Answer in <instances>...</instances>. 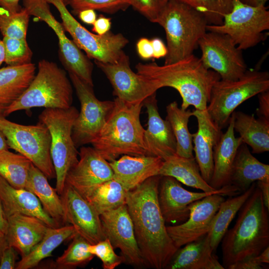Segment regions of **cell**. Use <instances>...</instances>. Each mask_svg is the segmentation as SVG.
<instances>
[{"label": "cell", "instance_id": "1", "mask_svg": "<svg viewBox=\"0 0 269 269\" xmlns=\"http://www.w3.org/2000/svg\"><path fill=\"white\" fill-rule=\"evenodd\" d=\"M161 176H152L127 193L126 205L145 265L166 269L177 251L167 231L158 201Z\"/></svg>", "mask_w": 269, "mask_h": 269}, {"label": "cell", "instance_id": "2", "mask_svg": "<svg viewBox=\"0 0 269 269\" xmlns=\"http://www.w3.org/2000/svg\"><path fill=\"white\" fill-rule=\"evenodd\" d=\"M138 74L151 80L157 89L171 87L182 98L181 108L190 106L195 109H206L213 85L221 79L215 71L206 69L199 58L193 54L176 62L158 65L155 63L135 66Z\"/></svg>", "mask_w": 269, "mask_h": 269}, {"label": "cell", "instance_id": "3", "mask_svg": "<svg viewBox=\"0 0 269 269\" xmlns=\"http://www.w3.org/2000/svg\"><path fill=\"white\" fill-rule=\"evenodd\" d=\"M221 241L225 269L259 255L269 246V211L258 186L240 209L235 224L227 230Z\"/></svg>", "mask_w": 269, "mask_h": 269}, {"label": "cell", "instance_id": "4", "mask_svg": "<svg viewBox=\"0 0 269 269\" xmlns=\"http://www.w3.org/2000/svg\"><path fill=\"white\" fill-rule=\"evenodd\" d=\"M106 122L93 147L106 160L112 161L120 155H147L144 143L145 129L140 121L143 102L130 104L116 98Z\"/></svg>", "mask_w": 269, "mask_h": 269}, {"label": "cell", "instance_id": "5", "mask_svg": "<svg viewBox=\"0 0 269 269\" xmlns=\"http://www.w3.org/2000/svg\"><path fill=\"white\" fill-rule=\"evenodd\" d=\"M155 23L165 32L167 53L165 64L192 55L199 40L207 31L205 17L180 0H168L162 7Z\"/></svg>", "mask_w": 269, "mask_h": 269}, {"label": "cell", "instance_id": "6", "mask_svg": "<svg viewBox=\"0 0 269 269\" xmlns=\"http://www.w3.org/2000/svg\"><path fill=\"white\" fill-rule=\"evenodd\" d=\"M72 102V87L66 72L56 63L43 59L39 62L38 72L28 87L3 116L35 107L68 109Z\"/></svg>", "mask_w": 269, "mask_h": 269}, {"label": "cell", "instance_id": "7", "mask_svg": "<svg viewBox=\"0 0 269 269\" xmlns=\"http://www.w3.org/2000/svg\"><path fill=\"white\" fill-rule=\"evenodd\" d=\"M269 90V73L247 70L239 79H220L213 86L206 111L220 129L227 127L235 109L246 100Z\"/></svg>", "mask_w": 269, "mask_h": 269}, {"label": "cell", "instance_id": "8", "mask_svg": "<svg viewBox=\"0 0 269 269\" xmlns=\"http://www.w3.org/2000/svg\"><path fill=\"white\" fill-rule=\"evenodd\" d=\"M79 111L68 109L46 108L39 121L48 128L51 137V156L56 173L55 189L60 196L65 187L67 174L78 161L79 152L72 137V130Z\"/></svg>", "mask_w": 269, "mask_h": 269}, {"label": "cell", "instance_id": "9", "mask_svg": "<svg viewBox=\"0 0 269 269\" xmlns=\"http://www.w3.org/2000/svg\"><path fill=\"white\" fill-rule=\"evenodd\" d=\"M0 130L9 148L26 157L48 179L56 178L51 156V135L43 123L39 121L35 125H23L0 115Z\"/></svg>", "mask_w": 269, "mask_h": 269}, {"label": "cell", "instance_id": "10", "mask_svg": "<svg viewBox=\"0 0 269 269\" xmlns=\"http://www.w3.org/2000/svg\"><path fill=\"white\" fill-rule=\"evenodd\" d=\"M53 5L60 13L62 24L73 41L89 58L103 63L118 62L126 53L124 48L128 39L121 33L109 31L102 35L95 34L82 26L69 12L64 0H45Z\"/></svg>", "mask_w": 269, "mask_h": 269}, {"label": "cell", "instance_id": "11", "mask_svg": "<svg viewBox=\"0 0 269 269\" xmlns=\"http://www.w3.org/2000/svg\"><path fill=\"white\" fill-rule=\"evenodd\" d=\"M207 31L226 34L238 48L246 50L264 40L269 29V11L265 5L252 6L234 0L231 11L225 15L221 25H209Z\"/></svg>", "mask_w": 269, "mask_h": 269}, {"label": "cell", "instance_id": "12", "mask_svg": "<svg viewBox=\"0 0 269 269\" xmlns=\"http://www.w3.org/2000/svg\"><path fill=\"white\" fill-rule=\"evenodd\" d=\"M69 75L81 105L72 130L77 148L91 143L96 138L113 109L114 101L98 100L92 86L72 73L69 72Z\"/></svg>", "mask_w": 269, "mask_h": 269}, {"label": "cell", "instance_id": "13", "mask_svg": "<svg viewBox=\"0 0 269 269\" xmlns=\"http://www.w3.org/2000/svg\"><path fill=\"white\" fill-rule=\"evenodd\" d=\"M198 45L201 51L200 59L203 66L217 72L221 80H237L247 70L242 50L227 35L207 31Z\"/></svg>", "mask_w": 269, "mask_h": 269}, {"label": "cell", "instance_id": "14", "mask_svg": "<svg viewBox=\"0 0 269 269\" xmlns=\"http://www.w3.org/2000/svg\"><path fill=\"white\" fill-rule=\"evenodd\" d=\"M23 4L30 15L45 22L55 33L61 60L68 72L93 87L92 63L74 41L67 37L62 23L52 15L48 3L45 0H23Z\"/></svg>", "mask_w": 269, "mask_h": 269}, {"label": "cell", "instance_id": "15", "mask_svg": "<svg viewBox=\"0 0 269 269\" xmlns=\"http://www.w3.org/2000/svg\"><path fill=\"white\" fill-rule=\"evenodd\" d=\"M240 193L232 185H226L211 192H192L182 187L174 178L161 176L158 186V201L165 223L180 224L188 218V205L192 202L213 194L233 196Z\"/></svg>", "mask_w": 269, "mask_h": 269}, {"label": "cell", "instance_id": "16", "mask_svg": "<svg viewBox=\"0 0 269 269\" xmlns=\"http://www.w3.org/2000/svg\"><path fill=\"white\" fill-rule=\"evenodd\" d=\"M95 63L109 80L113 88V95L125 102H143L158 90L151 80L132 70L126 54L117 63L95 60Z\"/></svg>", "mask_w": 269, "mask_h": 269}, {"label": "cell", "instance_id": "17", "mask_svg": "<svg viewBox=\"0 0 269 269\" xmlns=\"http://www.w3.org/2000/svg\"><path fill=\"white\" fill-rule=\"evenodd\" d=\"M225 200L222 195L213 194L190 203L186 221L166 226V231L175 246L179 249L207 235L216 213Z\"/></svg>", "mask_w": 269, "mask_h": 269}, {"label": "cell", "instance_id": "18", "mask_svg": "<svg viewBox=\"0 0 269 269\" xmlns=\"http://www.w3.org/2000/svg\"><path fill=\"white\" fill-rule=\"evenodd\" d=\"M60 196L65 223L73 226L90 244L106 239L100 215L84 197L66 183Z\"/></svg>", "mask_w": 269, "mask_h": 269}, {"label": "cell", "instance_id": "19", "mask_svg": "<svg viewBox=\"0 0 269 269\" xmlns=\"http://www.w3.org/2000/svg\"><path fill=\"white\" fill-rule=\"evenodd\" d=\"M105 238L119 249L129 263L145 265L134 235L133 222L126 204L100 215Z\"/></svg>", "mask_w": 269, "mask_h": 269}, {"label": "cell", "instance_id": "20", "mask_svg": "<svg viewBox=\"0 0 269 269\" xmlns=\"http://www.w3.org/2000/svg\"><path fill=\"white\" fill-rule=\"evenodd\" d=\"M77 163L68 171L65 183L85 199L99 185L113 178L110 163L93 147L82 146Z\"/></svg>", "mask_w": 269, "mask_h": 269}, {"label": "cell", "instance_id": "21", "mask_svg": "<svg viewBox=\"0 0 269 269\" xmlns=\"http://www.w3.org/2000/svg\"><path fill=\"white\" fill-rule=\"evenodd\" d=\"M157 103L156 93L143 101L148 116L144 143L147 155L165 160L176 154V140L169 122L160 117Z\"/></svg>", "mask_w": 269, "mask_h": 269}, {"label": "cell", "instance_id": "22", "mask_svg": "<svg viewBox=\"0 0 269 269\" xmlns=\"http://www.w3.org/2000/svg\"><path fill=\"white\" fill-rule=\"evenodd\" d=\"M192 112L198 123V130L192 134L195 159L202 177L209 184L214 168L213 149L223 133L211 119L206 109H195Z\"/></svg>", "mask_w": 269, "mask_h": 269}, {"label": "cell", "instance_id": "23", "mask_svg": "<svg viewBox=\"0 0 269 269\" xmlns=\"http://www.w3.org/2000/svg\"><path fill=\"white\" fill-rule=\"evenodd\" d=\"M163 160L150 155H124L109 162L113 171V178L130 191L147 179L159 175Z\"/></svg>", "mask_w": 269, "mask_h": 269}, {"label": "cell", "instance_id": "24", "mask_svg": "<svg viewBox=\"0 0 269 269\" xmlns=\"http://www.w3.org/2000/svg\"><path fill=\"white\" fill-rule=\"evenodd\" d=\"M0 201L6 219L13 214H21L37 217L50 227H59L32 192L13 187L0 176Z\"/></svg>", "mask_w": 269, "mask_h": 269}, {"label": "cell", "instance_id": "25", "mask_svg": "<svg viewBox=\"0 0 269 269\" xmlns=\"http://www.w3.org/2000/svg\"><path fill=\"white\" fill-rule=\"evenodd\" d=\"M8 245L22 257L26 256L44 236L48 227L37 217L15 214L7 218Z\"/></svg>", "mask_w": 269, "mask_h": 269}, {"label": "cell", "instance_id": "26", "mask_svg": "<svg viewBox=\"0 0 269 269\" xmlns=\"http://www.w3.org/2000/svg\"><path fill=\"white\" fill-rule=\"evenodd\" d=\"M234 118L231 115L227 131L222 135L213 149V172L209 185L217 190L230 185L233 163L237 150L243 141L235 136Z\"/></svg>", "mask_w": 269, "mask_h": 269}, {"label": "cell", "instance_id": "27", "mask_svg": "<svg viewBox=\"0 0 269 269\" xmlns=\"http://www.w3.org/2000/svg\"><path fill=\"white\" fill-rule=\"evenodd\" d=\"M256 181H269V165L258 160L243 143L238 149L233 163L230 185L242 193Z\"/></svg>", "mask_w": 269, "mask_h": 269}, {"label": "cell", "instance_id": "28", "mask_svg": "<svg viewBox=\"0 0 269 269\" xmlns=\"http://www.w3.org/2000/svg\"><path fill=\"white\" fill-rule=\"evenodd\" d=\"M35 69L32 63L0 68V115H3L28 87Z\"/></svg>", "mask_w": 269, "mask_h": 269}, {"label": "cell", "instance_id": "29", "mask_svg": "<svg viewBox=\"0 0 269 269\" xmlns=\"http://www.w3.org/2000/svg\"><path fill=\"white\" fill-rule=\"evenodd\" d=\"M25 189L37 197L44 211L59 227L64 226L65 223L60 196L56 189L50 186L44 173L32 163Z\"/></svg>", "mask_w": 269, "mask_h": 269}, {"label": "cell", "instance_id": "30", "mask_svg": "<svg viewBox=\"0 0 269 269\" xmlns=\"http://www.w3.org/2000/svg\"><path fill=\"white\" fill-rule=\"evenodd\" d=\"M232 115L234 131L252 148V153L269 151V122L240 111H234Z\"/></svg>", "mask_w": 269, "mask_h": 269}, {"label": "cell", "instance_id": "31", "mask_svg": "<svg viewBox=\"0 0 269 269\" xmlns=\"http://www.w3.org/2000/svg\"><path fill=\"white\" fill-rule=\"evenodd\" d=\"M159 175L173 177L186 186L204 192L216 190L202 177L195 157L186 158L175 154L163 160Z\"/></svg>", "mask_w": 269, "mask_h": 269}, {"label": "cell", "instance_id": "32", "mask_svg": "<svg viewBox=\"0 0 269 269\" xmlns=\"http://www.w3.org/2000/svg\"><path fill=\"white\" fill-rule=\"evenodd\" d=\"M77 234L71 225L48 227L42 239L26 256L16 263V269H29L36 267L43 259L51 256L52 252L64 241L72 239Z\"/></svg>", "mask_w": 269, "mask_h": 269}, {"label": "cell", "instance_id": "33", "mask_svg": "<svg viewBox=\"0 0 269 269\" xmlns=\"http://www.w3.org/2000/svg\"><path fill=\"white\" fill-rule=\"evenodd\" d=\"M179 248L166 269H207L213 255L208 235Z\"/></svg>", "mask_w": 269, "mask_h": 269}, {"label": "cell", "instance_id": "34", "mask_svg": "<svg viewBox=\"0 0 269 269\" xmlns=\"http://www.w3.org/2000/svg\"><path fill=\"white\" fill-rule=\"evenodd\" d=\"M256 187V184L254 182L241 194L225 200L221 204L214 217L211 229L207 234L213 252L216 251L230 224Z\"/></svg>", "mask_w": 269, "mask_h": 269}, {"label": "cell", "instance_id": "35", "mask_svg": "<svg viewBox=\"0 0 269 269\" xmlns=\"http://www.w3.org/2000/svg\"><path fill=\"white\" fill-rule=\"evenodd\" d=\"M166 117L176 140V154L180 156L192 158L193 146L192 134L188 130V122L193 112L190 109L183 110L176 101L169 104L166 108Z\"/></svg>", "mask_w": 269, "mask_h": 269}, {"label": "cell", "instance_id": "36", "mask_svg": "<svg viewBox=\"0 0 269 269\" xmlns=\"http://www.w3.org/2000/svg\"><path fill=\"white\" fill-rule=\"evenodd\" d=\"M127 192L113 178L98 186L86 199L100 215L126 204Z\"/></svg>", "mask_w": 269, "mask_h": 269}, {"label": "cell", "instance_id": "37", "mask_svg": "<svg viewBox=\"0 0 269 269\" xmlns=\"http://www.w3.org/2000/svg\"><path fill=\"white\" fill-rule=\"evenodd\" d=\"M32 163L19 153L3 150L0 151V176L13 187L25 189Z\"/></svg>", "mask_w": 269, "mask_h": 269}, {"label": "cell", "instance_id": "38", "mask_svg": "<svg viewBox=\"0 0 269 269\" xmlns=\"http://www.w3.org/2000/svg\"><path fill=\"white\" fill-rule=\"evenodd\" d=\"M61 256L57 258L55 264L60 269H74L83 267L94 258L88 250L90 243L77 234Z\"/></svg>", "mask_w": 269, "mask_h": 269}, {"label": "cell", "instance_id": "39", "mask_svg": "<svg viewBox=\"0 0 269 269\" xmlns=\"http://www.w3.org/2000/svg\"><path fill=\"white\" fill-rule=\"evenodd\" d=\"M201 14L208 24L221 25L230 12L234 0H180Z\"/></svg>", "mask_w": 269, "mask_h": 269}, {"label": "cell", "instance_id": "40", "mask_svg": "<svg viewBox=\"0 0 269 269\" xmlns=\"http://www.w3.org/2000/svg\"><path fill=\"white\" fill-rule=\"evenodd\" d=\"M30 16L24 7L14 13L3 9L0 13V31L3 37L26 39Z\"/></svg>", "mask_w": 269, "mask_h": 269}, {"label": "cell", "instance_id": "41", "mask_svg": "<svg viewBox=\"0 0 269 269\" xmlns=\"http://www.w3.org/2000/svg\"><path fill=\"white\" fill-rule=\"evenodd\" d=\"M5 50L4 62L8 66H19L31 63L32 53L26 39L3 37Z\"/></svg>", "mask_w": 269, "mask_h": 269}, {"label": "cell", "instance_id": "42", "mask_svg": "<svg viewBox=\"0 0 269 269\" xmlns=\"http://www.w3.org/2000/svg\"><path fill=\"white\" fill-rule=\"evenodd\" d=\"M66 3L70 5L75 14L86 9L114 13L130 5L128 0H69Z\"/></svg>", "mask_w": 269, "mask_h": 269}, {"label": "cell", "instance_id": "43", "mask_svg": "<svg viewBox=\"0 0 269 269\" xmlns=\"http://www.w3.org/2000/svg\"><path fill=\"white\" fill-rule=\"evenodd\" d=\"M88 250L92 255L100 259L104 269H114L126 262L123 256L116 254L114 247L106 238L96 244H90Z\"/></svg>", "mask_w": 269, "mask_h": 269}, {"label": "cell", "instance_id": "44", "mask_svg": "<svg viewBox=\"0 0 269 269\" xmlns=\"http://www.w3.org/2000/svg\"><path fill=\"white\" fill-rule=\"evenodd\" d=\"M130 5L144 16L149 21L155 23L162 7L159 0H128Z\"/></svg>", "mask_w": 269, "mask_h": 269}, {"label": "cell", "instance_id": "45", "mask_svg": "<svg viewBox=\"0 0 269 269\" xmlns=\"http://www.w3.org/2000/svg\"><path fill=\"white\" fill-rule=\"evenodd\" d=\"M17 251L8 245L3 250L0 259V269H13L16 267Z\"/></svg>", "mask_w": 269, "mask_h": 269}, {"label": "cell", "instance_id": "46", "mask_svg": "<svg viewBox=\"0 0 269 269\" xmlns=\"http://www.w3.org/2000/svg\"><path fill=\"white\" fill-rule=\"evenodd\" d=\"M259 106L257 110L258 118L269 122V90L258 94Z\"/></svg>", "mask_w": 269, "mask_h": 269}, {"label": "cell", "instance_id": "47", "mask_svg": "<svg viewBox=\"0 0 269 269\" xmlns=\"http://www.w3.org/2000/svg\"><path fill=\"white\" fill-rule=\"evenodd\" d=\"M137 52L139 56L143 59H149L152 58L153 49L151 40L142 37L136 44Z\"/></svg>", "mask_w": 269, "mask_h": 269}, {"label": "cell", "instance_id": "48", "mask_svg": "<svg viewBox=\"0 0 269 269\" xmlns=\"http://www.w3.org/2000/svg\"><path fill=\"white\" fill-rule=\"evenodd\" d=\"M264 265L257 260L256 256L235 263L227 269H262Z\"/></svg>", "mask_w": 269, "mask_h": 269}, {"label": "cell", "instance_id": "49", "mask_svg": "<svg viewBox=\"0 0 269 269\" xmlns=\"http://www.w3.org/2000/svg\"><path fill=\"white\" fill-rule=\"evenodd\" d=\"M111 24L110 18L101 15L96 19L93 24L92 30L98 35H104L110 31Z\"/></svg>", "mask_w": 269, "mask_h": 269}, {"label": "cell", "instance_id": "50", "mask_svg": "<svg viewBox=\"0 0 269 269\" xmlns=\"http://www.w3.org/2000/svg\"><path fill=\"white\" fill-rule=\"evenodd\" d=\"M153 49L152 58L159 59L166 56L167 53L166 46L159 38H154L151 39Z\"/></svg>", "mask_w": 269, "mask_h": 269}, {"label": "cell", "instance_id": "51", "mask_svg": "<svg viewBox=\"0 0 269 269\" xmlns=\"http://www.w3.org/2000/svg\"><path fill=\"white\" fill-rule=\"evenodd\" d=\"M78 14L80 19L88 24H93L97 19L95 10L92 9L82 10Z\"/></svg>", "mask_w": 269, "mask_h": 269}, {"label": "cell", "instance_id": "52", "mask_svg": "<svg viewBox=\"0 0 269 269\" xmlns=\"http://www.w3.org/2000/svg\"><path fill=\"white\" fill-rule=\"evenodd\" d=\"M20 0H0V6L9 13H14L21 9Z\"/></svg>", "mask_w": 269, "mask_h": 269}, {"label": "cell", "instance_id": "53", "mask_svg": "<svg viewBox=\"0 0 269 269\" xmlns=\"http://www.w3.org/2000/svg\"><path fill=\"white\" fill-rule=\"evenodd\" d=\"M257 185L261 191L264 205L269 211V181H258Z\"/></svg>", "mask_w": 269, "mask_h": 269}, {"label": "cell", "instance_id": "54", "mask_svg": "<svg viewBox=\"0 0 269 269\" xmlns=\"http://www.w3.org/2000/svg\"><path fill=\"white\" fill-rule=\"evenodd\" d=\"M0 229L6 234L7 229V221L4 213L0 201Z\"/></svg>", "mask_w": 269, "mask_h": 269}, {"label": "cell", "instance_id": "55", "mask_svg": "<svg viewBox=\"0 0 269 269\" xmlns=\"http://www.w3.org/2000/svg\"><path fill=\"white\" fill-rule=\"evenodd\" d=\"M256 258L262 264L269 263V246L266 248Z\"/></svg>", "mask_w": 269, "mask_h": 269}, {"label": "cell", "instance_id": "56", "mask_svg": "<svg viewBox=\"0 0 269 269\" xmlns=\"http://www.w3.org/2000/svg\"><path fill=\"white\" fill-rule=\"evenodd\" d=\"M243 3L252 6H259L261 5H265L266 3L268 0H240Z\"/></svg>", "mask_w": 269, "mask_h": 269}, {"label": "cell", "instance_id": "57", "mask_svg": "<svg viewBox=\"0 0 269 269\" xmlns=\"http://www.w3.org/2000/svg\"><path fill=\"white\" fill-rule=\"evenodd\" d=\"M8 245L6 235L0 229V259L3 250Z\"/></svg>", "mask_w": 269, "mask_h": 269}, {"label": "cell", "instance_id": "58", "mask_svg": "<svg viewBox=\"0 0 269 269\" xmlns=\"http://www.w3.org/2000/svg\"><path fill=\"white\" fill-rule=\"evenodd\" d=\"M8 148L6 138L0 130V151Z\"/></svg>", "mask_w": 269, "mask_h": 269}, {"label": "cell", "instance_id": "59", "mask_svg": "<svg viewBox=\"0 0 269 269\" xmlns=\"http://www.w3.org/2000/svg\"><path fill=\"white\" fill-rule=\"evenodd\" d=\"M5 50L3 41L0 39V66L4 62Z\"/></svg>", "mask_w": 269, "mask_h": 269}, {"label": "cell", "instance_id": "60", "mask_svg": "<svg viewBox=\"0 0 269 269\" xmlns=\"http://www.w3.org/2000/svg\"><path fill=\"white\" fill-rule=\"evenodd\" d=\"M168 0H159L162 6L168 1Z\"/></svg>", "mask_w": 269, "mask_h": 269}, {"label": "cell", "instance_id": "61", "mask_svg": "<svg viewBox=\"0 0 269 269\" xmlns=\"http://www.w3.org/2000/svg\"><path fill=\"white\" fill-rule=\"evenodd\" d=\"M4 9H3L2 7L0 6V13Z\"/></svg>", "mask_w": 269, "mask_h": 269}, {"label": "cell", "instance_id": "62", "mask_svg": "<svg viewBox=\"0 0 269 269\" xmlns=\"http://www.w3.org/2000/svg\"><path fill=\"white\" fill-rule=\"evenodd\" d=\"M65 0V2H66L69 0Z\"/></svg>", "mask_w": 269, "mask_h": 269}]
</instances>
